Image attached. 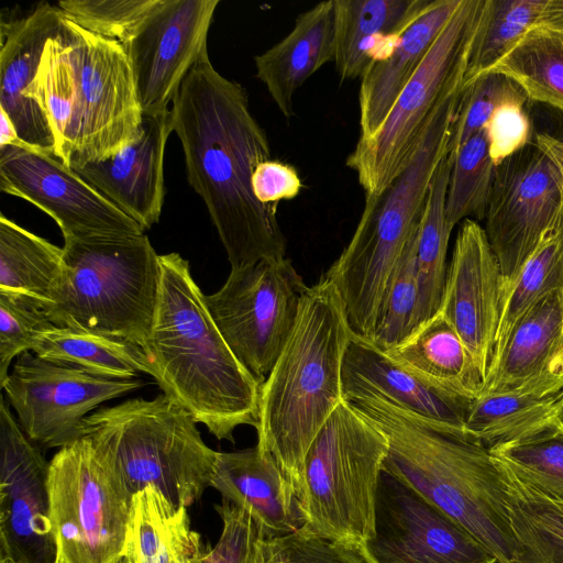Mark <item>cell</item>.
<instances>
[{
  "label": "cell",
  "instance_id": "obj_15",
  "mask_svg": "<svg viewBox=\"0 0 563 563\" xmlns=\"http://www.w3.org/2000/svg\"><path fill=\"white\" fill-rule=\"evenodd\" d=\"M0 189L47 213L64 239L144 234V229L58 157L32 148L0 147Z\"/></svg>",
  "mask_w": 563,
  "mask_h": 563
},
{
  "label": "cell",
  "instance_id": "obj_27",
  "mask_svg": "<svg viewBox=\"0 0 563 563\" xmlns=\"http://www.w3.org/2000/svg\"><path fill=\"white\" fill-rule=\"evenodd\" d=\"M423 0H334V65L342 80L362 77L418 12Z\"/></svg>",
  "mask_w": 563,
  "mask_h": 563
},
{
  "label": "cell",
  "instance_id": "obj_50",
  "mask_svg": "<svg viewBox=\"0 0 563 563\" xmlns=\"http://www.w3.org/2000/svg\"><path fill=\"white\" fill-rule=\"evenodd\" d=\"M0 147L13 145L23 148H27L24 143L20 140L16 129L11 121V119L7 115V113L0 110Z\"/></svg>",
  "mask_w": 563,
  "mask_h": 563
},
{
  "label": "cell",
  "instance_id": "obj_11",
  "mask_svg": "<svg viewBox=\"0 0 563 563\" xmlns=\"http://www.w3.org/2000/svg\"><path fill=\"white\" fill-rule=\"evenodd\" d=\"M48 463L55 563H119L132 504L119 477L86 438Z\"/></svg>",
  "mask_w": 563,
  "mask_h": 563
},
{
  "label": "cell",
  "instance_id": "obj_23",
  "mask_svg": "<svg viewBox=\"0 0 563 563\" xmlns=\"http://www.w3.org/2000/svg\"><path fill=\"white\" fill-rule=\"evenodd\" d=\"M360 394L379 395L443 431L468 437L465 422L473 399L421 379L371 343L353 336L343 357L342 396Z\"/></svg>",
  "mask_w": 563,
  "mask_h": 563
},
{
  "label": "cell",
  "instance_id": "obj_29",
  "mask_svg": "<svg viewBox=\"0 0 563 563\" xmlns=\"http://www.w3.org/2000/svg\"><path fill=\"white\" fill-rule=\"evenodd\" d=\"M203 553L185 506L154 487L132 497L125 555L132 563H197Z\"/></svg>",
  "mask_w": 563,
  "mask_h": 563
},
{
  "label": "cell",
  "instance_id": "obj_34",
  "mask_svg": "<svg viewBox=\"0 0 563 563\" xmlns=\"http://www.w3.org/2000/svg\"><path fill=\"white\" fill-rule=\"evenodd\" d=\"M64 268V249L0 214V291L49 302Z\"/></svg>",
  "mask_w": 563,
  "mask_h": 563
},
{
  "label": "cell",
  "instance_id": "obj_3",
  "mask_svg": "<svg viewBox=\"0 0 563 563\" xmlns=\"http://www.w3.org/2000/svg\"><path fill=\"white\" fill-rule=\"evenodd\" d=\"M29 98L45 113L55 156L73 168L137 141L140 103L126 52L117 40L64 19L46 42Z\"/></svg>",
  "mask_w": 563,
  "mask_h": 563
},
{
  "label": "cell",
  "instance_id": "obj_21",
  "mask_svg": "<svg viewBox=\"0 0 563 563\" xmlns=\"http://www.w3.org/2000/svg\"><path fill=\"white\" fill-rule=\"evenodd\" d=\"M172 132L170 110L143 114L137 141L107 159L71 169L144 230L151 229L164 203V153Z\"/></svg>",
  "mask_w": 563,
  "mask_h": 563
},
{
  "label": "cell",
  "instance_id": "obj_49",
  "mask_svg": "<svg viewBox=\"0 0 563 563\" xmlns=\"http://www.w3.org/2000/svg\"><path fill=\"white\" fill-rule=\"evenodd\" d=\"M536 26L563 35V0H545Z\"/></svg>",
  "mask_w": 563,
  "mask_h": 563
},
{
  "label": "cell",
  "instance_id": "obj_31",
  "mask_svg": "<svg viewBox=\"0 0 563 563\" xmlns=\"http://www.w3.org/2000/svg\"><path fill=\"white\" fill-rule=\"evenodd\" d=\"M32 351L42 360L109 379H134L140 373L153 374L141 346L69 327L54 324L41 332Z\"/></svg>",
  "mask_w": 563,
  "mask_h": 563
},
{
  "label": "cell",
  "instance_id": "obj_20",
  "mask_svg": "<svg viewBox=\"0 0 563 563\" xmlns=\"http://www.w3.org/2000/svg\"><path fill=\"white\" fill-rule=\"evenodd\" d=\"M64 19L57 5L41 2L30 13L0 23V110L13 122L27 148L55 156L45 113L29 98L46 42Z\"/></svg>",
  "mask_w": 563,
  "mask_h": 563
},
{
  "label": "cell",
  "instance_id": "obj_51",
  "mask_svg": "<svg viewBox=\"0 0 563 563\" xmlns=\"http://www.w3.org/2000/svg\"><path fill=\"white\" fill-rule=\"evenodd\" d=\"M253 563H271L265 547V537L261 531L254 548Z\"/></svg>",
  "mask_w": 563,
  "mask_h": 563
},
{
  "label": "cell",
  "instance_id": "obj_45",
  "mask_svg": "<svg viewBox=\"0 0 563 563\" xmlns=\"http://www.w3.org/2000/svg\"><path fill=\"white\" fill-rule=\"evenodd\" d=\"M214 508L222 519V532L216 545L203 550L197 563H253L260 530L252 517L225 500Z\"/></svg>",
  "mask_w": 563,
  "mask_h": 563
},
{
  "label": "cell",
  "instance_id": "obj_13",
  "mask_svg": "<svg viewBox=\"0 0 563 563\" xmlns=\"http://www.w3.org/2000/svg\"><path fill=\"white\" fill-rule=\"evenodd\" d=\"M563 214V187L533 141L496 166L485 232L503 275V295Z\"/></svg>",
  "mask_w": 563,
  "mask_h": 563
},
{
  "label": "cell",
  "instance_id": "obj_26",
  "mask_svg": "<svg viewBox=\"0 0 563 563\" xmlns=\"http://www.w3.org/2000/svg\"><path fill=\"white\" fill-rule=\"evenodd\" d=\"M334 60V0L300 13L292 30L254 57L256 77L284 118L294 117L296 91L319 68Z\"/></svg>",
  "mask_w": 563,
  "mask_h": 563
},
{
  "label": "cell",
  "instance_id": "obj_43",
  "mask_svg": "<svg viewBox=\"0 0 563 563\" xmlns=\"http://www.w3.org/2000/svg\"><path fill=\"white\" fill-rule=\"evenodd\" d=\"M52 325L43 301L0 291V386L9 376L12 360L32 351L36 336Z\"/></svg>",
  "mask_w": 563,
  "mask_h": 563
},
{
  "label": "cell",
  "instance_id": "obj_36",
  "mask_svg": "<svg viewBox=\"0 0 563 563\" xmlns=\"http://www.w3.org/2000/svg\"><path fill=\"white\" fill-rule=\"evenodd\" d=\"M560 288H563V214L523 263L503 295L494 355L501 350L528 309Z\"/></svg>",
  "mask_w": 563,
  "mask_h": 563
},
{
  "label": "cell",
  "instance_id": "obj_48",
  "mask_svg": "<svg viewBox=\"0 0 563 563\" xmlns=\"http://www.w3.org/2000/svg\"><path fill=\"white\" fill-rule=\"evenodd\" d=\"M534 142L552 163L563 187V139L548 133H538L534 136Z\"/></svg>",
  "mask_w": 563,
  "mask_h": 563
},
{
  "label": "cell",
  "instance_id": "obj_39",
  "mask_svg": "<svg viewBox=\"0 0 563 563\" xmlns=\"http://www.w3.org/2000/svg\"><path fill=\"white\" fill-rule=\"evenodd\" d=\"M449 156L452 168L445 203L448 222L454 228L465 219H485L496 170L485 131L474 134Z\"/></svg>",
  "mask_w": 563,
  "mask_h": 563
},
{
  "label": "cell",
  "instance_id": "obj_33",
  "mask_svg": "<svg viewBox=\"0 0 563 563\" xmlns=\"http://www.w3.org/2000/svg\"><path fill=\"white\" fill-rule=\"evenodd\" d=\"M497 463L516 544L515 563H563V503L519 481Z\"/></svg>",
  "mask_w": 563,
  "mask_h": 563
},
{
  "label": "cell",
  "instance_id": "obj_5",
  "mask_svg": "<svg viewBox=\"0 0 563 563\" xmlns=\"http://www.w3.org/2000/svg\"><path fill=\"white\" fill-rule=\"evenodd\" d=\"M352 338L334 286L320 278L308 287L295 328L261 385L256 445L274 456L297 503L306 454L343 401L342 364Z\"/></svg>",
  "mask_w": 563,
  "mask_h": 563
},
{
  "label": "cell",
  "instance_id": "obj_42",
  "mask_svg": "<svg viewBox=\"0 0 563 563\" xmlns=\"http://www.w3.org/2000/svg\"><path fill=\"white\" fill-rule=\"evenodd\" d=\"M161 0H62L57 7L67 19L97 35L129 40Z\"/></svg>",
  "mask_w": 563,
  "mask_h": 563
},
{
  "label": "cell",
  "instance_id": "obj_4",
  "mask_svg": "<svg viewBox=\"0 0 563 563\" xmlns=\"http://www.w3.org/2000/svg\"><path fill=\"white\" fill-rule=\"evenodd\" d=\"M343 400L387 437L384 472L464 528L498 563H515L503 475L488 448L443 431L376 394Z\"/></svg>",
  "mask_w": 563,
  "mask_h": 563
},
{
  "label": "cell",
  "instance_id": "obj_35",
  "mask_svg": "<svg viewBox=\"0 0 563 563\" xmlns=\"http://www.w3.org/2000/svg\"><path fill=\"white\" fill-rule=\"evenodd\" d=\"M489 71L512 79L529 100L563 111V35L533 26Z\"/></svg>",
  "mask_w": 563,
  "mask_h": 563
},
{
  "label": "cell",
  "instance_id": "obj_2",
  "mask_svg": "<svg viewBox=\"0 0 563 563\" xmlns=\"http://www.w3.org/2000/svg\"><path fill=\"white\" fill-rule=\"evenodd\" d=\"M158 297L144 352L163 394L218 440L234 442L242 424L256 427L261 384L217 328L189 263L159 255Z\"/></svg>",
  "mask_w": 563,
  "mask_h": 563
},
{
  "label": "cell",
  "instance_id": "obj_32",
  "mask_svg": "<svg viewBox=\"0 0 563 563\" xmlns=\"http://www.w3.org/2000/svg\"><path fill=\"white\" fill-rule=\"evenodd\" d=\"M451 168L452 158L446 154L431 179L419 223L416 245L418 329L439 312L444 294L446 252L453 230L445 210Z\"/></svg>",
  "mask_w": 563,
  "mask_h": 563
},
{
  "label": "cell",
  "instance_id": "obj_47",
  "mask_svg": "<svg viewBox=\"0 0 563 563\" xmlns=\"http://www.w3.org/2000/svg\"><path fill=\"white\" fill-rule=\"evenodd\" d=\"M297 169L279 161L267 159L258 164L252 176V189L264 205H278L297 197L302 188Z\"/></svg>",
  "mask_w": 563,
  "mask_h": 563
},
{
  "label": "cell",
  "instance_id": "obj_1",
  "mask_svg": "<svg viewBox=\"0 0 563 563\" xmlns=\"http://www.w3.org/2000/svg\"><path fill=\"white\" fill-rule=\"evenodd\" d=\"M169 110L187 180L203 200L231 268L285 258L278 205L260 202L252 189L256 166L271 159V145L243 86L223 77L206 54Z\"/></svg>",
  "mask_w": 563,
  "mask_h": 563
},
{
  "label": "cell",
  "instance_id": "obj_52",
  "mask_svg": "<svg viewBox=\"0 0 563 563\" xmlns=\"http://www.w3.org/2000/svg\"><path fill=\"white\" fill-rule=\"evenodd\" d=\"M0 563H14V562L9 559H5V558H0Z\"/></svg>",
  "mask_w": 563,
  "mask_h": 563
},
{
  "label": "cell",
  "instance_id": "obj_10",
  "mask_svg": "<svg viewBox=\"0 0 563 563\" xmlns=\"http://www.w3.org/2000/svg\"><path fill=\"white\" fill-rule=\"evenodd\" d=\"M485 0H461L379 129L346 158L365 198L378 197L410 162L440 103L464 84Z\"/></svg>",
  "mask_w": 563,
  "mask_h": 563
},
{
  "label": "cell",
  "instance_id": "obj_19",
  "mask_svg": "<svg viewBox=\"0 0 563 563\" xmlns=\"http://www.w3.org/2000/svg\"><path fill=\"white\" fill-rule=\"evenodd\" d=\"M503 300V275L484 228L465 219L448 268L440 312L457 332L482 376L494 355Z\"/></svg>",
  "mask_w": 563,
  "mask_h": 563
},
{
  "label": "cell",
  "instance_id": "obj_8",
  "mask_svg": "<svg viewBox=\"0 0 563 563\" xmlns=\"http://www.w3.org/2000/svg\"><path fill=\"white\" fill-rule=\"evenodd\" d=\"M63 249L62 276L44 303L49 320L144 349L161 283L147 235L64 239Z\"/></svg>",
  "mask_w": 563,
  "mask_h": 563
},
{
  "label": "cell",
  "instance_id": "obj_12",
  "mask_svg": "<svg viewBox=\"0 0 563 563\" xmlns=\"http://www.w3.org/2000/svg\"><path fill=\"white\" fill-rule=\"evenodd\" d=\"M308 287L285 257L231 268L222 287L205 295L224 341L261 385L295 328Z\"/></svg>",
  "mask_w": 563,
  "mask_h": 563
},
{
  "label": "cell",
  "instance_id": "obj_16",
  "mask_svg": "<svg viewBox=\"0 0 563 563\" xmlns=\"http://www.w3.org/2000/svg\"><path fill=\"white\" fill-rule=\"evenodd\" d=\"M219 0H161L121 43L129 57L143 114L169 106L184 79L206 54L207 36Z\"/></svg>",
  "mask_w": 563,
  "mask_h": 563
},
{
  "label": "cell",
  "instance_id": "obj_9",
  "mask_svg": "<svg viewBox=\"0 0 563 563\" xmlns=\"http://www.w3.org/2000/svg\"><path fill=\"white\" fill-rule=\"evenodd\" d=\"M388 448L385 433L343 400L306 454L299 530L365 545L375 533L376 495Z\"/></svg>",
  "mask_w": 563,
  "mask_h": 563
},
{
  "label": "cell",
  "instance_id": "obj_18",
  "mask_svg": "<svg viewBox=\"0 0 563 563\" xmlns=\"http://www.w3.org/2000/svg\"><path fill=\"white\" fill-rule=\"evenodd\" d=\"M365 548L373 563H498L464 528L384 471L375 533Z\"/></svg>",
  "mask_w": 563,
  "mask_h": 563
},
{
  "label": "cell",
  "instance_id": "obj_17",
  "mask_svg": "<svg viewBox=\"0 0 563 563\" xmlns=\"http://www.w3.org/2000/svg\"><path fill=\"white\" fill-rule=\"evenodd\" d=\"M48 466L1 396L0 558L14 563H55Z\"/></svg>",
  "mask_w": 563,
  "mask_h": 563
},
{
  "label": "cell",
  "instance_id": "obj_41",
  "mask_svg": "<svg viewBox=\"0 0 563 563\" xmlns=\"http://www.w3.org/2000/svg\"><path fill=\"white\" fill-rule=\"evenodd\" d=\"M525 91L509 77L489 71L463 88L453 122L449 155H453L470 137L483 130L500 106L510 101H528Z\"/></svg>",
  "mask_w": 563,
  "mask_h": 563
},
{
  "label": "cell",
  "instance_id": "obj_6",
  "mask_svg": "<svg viewBox=\"0 0 563 563\" xmlns=\"http://www.w3.org/2000/svg\"><path fill=\"white\" fill-rule=\"evenodd\" d=\"M463 86L437 108L405 169L365 205L356 229L322 277L335 288L354 338L371 342L400 258L417 233L434 172L449 153Z\"/></svg>",
  "mask_w": 563,
  "mask_h": 563
},
{
  "label": "cell",
  "instance_id": "obj_24",
  "mask_svg": "<svg viewBox=\"0 0 563 563\" xmlns=\"http://www.w3.org/2000/svg\"><path fill=\"white\" fill-rule=\"evenodd\" d=\"M461 0H423L389 48L373 59L361 77L360 136L369 139L387 118Z\"/></svg>",
  "mask_w": 563,
  "mask_h": 563
},
{
  "label": "cell",
  "instance_id": "obj_38",
  "mask_svg": "<svg viewBox=\"0 0 563 563\" xmlns=\"http://www.w3.org/2000/svg\"><path fill=\"white\" fill-rule=\"evenodd\" d=\"M489 451L519 481L563 503V421Z\"/></svg>",
  "mask_w": 563,
  "mask_h": 563
},
{
  "label": "cell",
  "instance_id": "obj_7",
  "mask_svg": "<svg viewBox=\"0 0 563 563\" xmlns=\"http://www.w3.org/2000/svg\"><path fill=\"white\" fill-rule=\"evenodd\" d=\"M194 418L162 394L88 415V439L133 497L154 487L175 506L189 507L210 486L217 452L202 440Z\"/></svg>",
  "mask_w": 563,
  "mask_h": 563
},
{
  "label": "cell",
  "instance_id": "obj_25",
  "mask_svg": "<svg viewBox=\"0 0 563 563\" xmlns=\"http://www.w3.org/2000/svg\"><path fill=\"white\" fill-rule=\"evenodd\" d=\"M210 486L245 510L265 538L284 536L301 526L294 490L274 456L257 445L217 452Z\"/></svg>",
  "mask_w": 563,
  "mask_h": 563
},
{
  "label": "cell",
  "instance_id": "obj_28",
  "mask_svg": "<svg viewBox=\"0 0 563 563\" xmlns=\"http://www.w3.org/2000/svg\"><path fill=\"white\" fill-rule=\"evenodd\" d=\"M384 353L408 372L452 394L474 399L483 389L484 377L440 311L401 344Z\"/></svg>",
  "mask_w": 563,
  "mask_h": 563
},
{
  "label": "cell",
  "instance_id": "obj_40",
  "mask_svg": "<svg viewBox=\"0 0 563 563\" xmlns=\"http://www.w3.org/2000/svg\"><path fill=\"white\" fill-rule=\"evenodd\" d=\"M417 235L418 231L400 258L368 342L383 352L398 346L418 329Z\"/></svg>",
  "mask_w": 563,
  "mask_h": 563
},
{
  "label": "cell",
  "instance_id": "obj_22",
  "mask_svg": "<svg viewBox=\"0 0 563 563\" xmlns=\"http://www.w3.org/2000/svg\"><path fill=\"white\" fill-rule=\"evenodd\" d=\"M563 389V288L531 306L493 356L481 391Z\"/></svg>",
  "mask_w": 563,
  "mask_h": 563
},
{
  "label": "cell",
  "instance_id": "obj_37",
  "mask_svg": "<svg viewBox=\"0 0 563 563\" xmlns=\"http://www.w3.org/2000/svg\"><path fill=\"white\" fill-rule=\"evenodd\" d=\"M545 0H485L463 86L487 74L533 26Z\"/></svg>",
  "mask_w": 563,
  "mask_h": 563
},
{
  "label": "cell",
  "instance_id": "obj_53",
  "mask_svg": "<svg viewBox=\"0 0 563 563\" xmlns=\"http://www.w3.org/2000/svg\"><path fill=\"white\" fill-rule=\"evenodd\" d=\"M119 563H132L126 556H123Z\"/></svg>",
  "mask_w": 563,
  "mask_h": 563
},
{
  "label": "cell",
  "instance_id": "obj_14",
  "mask_svg": "<svg viewBox=\"0 0 563 563\" xmlns=\"http://www.w3.org/2000/svg\"><path fill=\"white\" fill-rule=\"evenodd\" d=\"M142 386L139 378L109 379L24 352L1 388L26 437L49 449L78 441L92 409Z\"/></svg>",
  "mask_w": 563,
  "mask_h": 563
},
{
  "label": "cell",
  "instance_id": "obj_46",
  "mask_svg": "<svg viewBox=\"0 0 563 563\" xmlns=\"http://www.w3.org/2000/svg\"><path fill=\"white\" fill-rule=\"evenodd\" d=\"M526 103L510 101L500 106L483 129L489 155L496 166L532 142V126Z\"/></svg>",
  "mask_w": 563,
  "mask_h": 563
},
{
  "label": "cell",
  "instance_id": "obj_44",
  "mask_svg": "<svg viewBox=\"0 0 563 563\" xmlns=\"http://www.w3.org/2000/svg\"><path fill=\"white\" fill-rule=\"evenodd\" d=\"M271 563H373L365 545L309 536L297 529L265 538Z\"/></svg>",
  "mask_w": 563,
  "mask_h": 563
},
{
  "label": "cell",
  "instance_id": "obj_30",
  "mask_svg": "<svg viewBox=\"0 0 563 563\" xmlns=\"http://www.w3.org/2000/svg\"><path fill=\"white\" fill-rule=\"evenodd\" d=\"M563 421V389L555 393H482L471 401L465 430L488 449Z\"/></svg>",
  "mask_w": 563,
  "mask_h": 563
}]
</instances>
